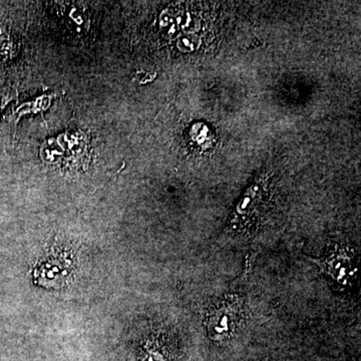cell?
<instances>
[{
	"instance_id": "1",
	"label": "cell",
	"mask_w": 361,
	"mask_h": 361,
	"mask_svg": "<svg viewBox=\"0 0 361 361\" xmlns=\"http://www.w3.org/2000/svg\"><path fill=\"white\" fill-rule=\"evenodd\" d=\"M355 258V255L348 245H332L326 255L316 259L314 263L336 283L348 287L356 280L358 267Z\"/></svg>"
},
{
	"instance_id": "3",
	"label": "cell",
	"mask_w": 361,
	"mask_h": 361,
	"mask_svg": "<svg viewBox=\"0 0 361 361\" xmlns=\"http://www.w3.org/2000/svg\"><path fill=\"white\" fill-rule=\"evenodd\" d=\"M70 268L71 262L66 260L63 254H51L49 258L42 261L39 267L35 269V279L44 286H58L65 282L70 273Z\"/></svg>"
},
{
	"instance_id": "2",
	"label": "cell",
	"mask_w": 361,
	"mask_h": 361,
	"mask_svg": "<svg viewBox=\"0 0 361 361\" xmlns=\"http://www.w3.org/2000/svg\"><path fill=\"white\" fill-rule=\"evenodd\" d=\"M238 301H226L214 308L208 316L207 329L211 339L223 341L234 334L240 317Z\"/></svg>"
}]
</instances>
